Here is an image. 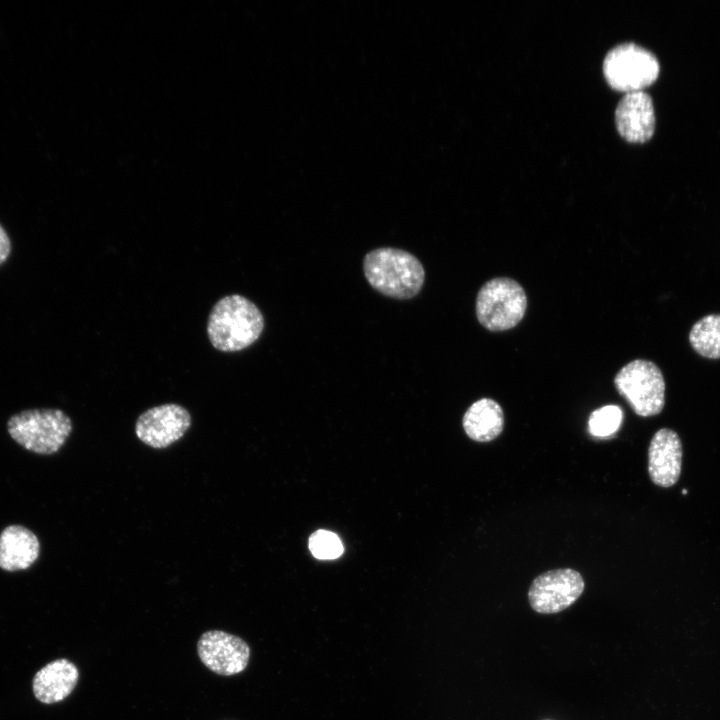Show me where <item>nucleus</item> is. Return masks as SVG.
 Segmentation results:
<instances>
[{
    "label": "nucleus",
    "instance_id": "0eeeda50",
    "mask_svg": "<svg viewBox=\"0 0 720 720\" xmlns=\"http://www.w3.org/2000/svg\"><path fill=\"white\" fill-rule=\"evenodd\" d=\"M584 588V579L578 571L559 568L537 576L529 588L528 599L534 611L554 614L575 603Z\"/></svg>",
    "mask_w": 720,
    "mask_h": 720
},
{
    "label": "nucleus",
    "instance_id": "7ed1b4c3",
    "mask_svg": "<svg viewBox=\"0 0 720 720\" xmlns=\"http://www.w3.org/2000/svg\"><path fill=\"white\" fill-rule=\"evenodd\" d=\"M72 421L55 408L21 411L7 422L9 435L26 450L41 455L57 453L72 432Z\"/></svg>",
    "mask_w": 720,
    "mask_h": 720
},
{
    "label": "nucleus",
    "instance_id": "1a4fd4ad",
    "mask_svg": "<svg viewBox=\"0 0 720 720\" xmlns=\"http://www.w3.org/2000/svg\"><path fill=\"white\" fill-rule=\"evenodd\" d=\"M197 652L208 669L223 676L242 672L250 658V648L242 638L221 630L203 633L197 643Z\"/></svg>",
    "mask_w": 720,
    "mask_h": 720
},
{
    "label": "nucleus",
    "instance_id": "a211bd4d",
    "mask_svg": "<svg viewBox=\"0 0 720 720\" xmlns=\"http://www.w3.org/2000/svg\"><path fill=\"white\" fill-rule=\"evenodd\" d=\"M11 252L10 238L0 224V266L8 259Z\"/></svg>",
    "mask_w": 720,
    "mask_h": 720
},
{
    "label": "nucleus",
    "instance_id": "20e7f679",
    "mask_svg": "<svg viewBox=\"0 0 720 720\" xmlns=\"http://www.w3.org/2000/svg\"><path fill=\"white\" fill-rule=\"evenodd\" d=\"M527 297L522 286L508 277L487 281L476 298L479 323L489 331H504L515 327L524 317Z\"/></svg>",
    "mask_w": 720,
    "mask_h": 720
},
{
    "label": "nucleus",
    "instance_id": "f03ea898",
    "mask_svg": "<svg viewBox=\"0 0 720 720\" xmlns=\"http://www.w3.org/2000/svg\"><path fill=\"white\" fill-rule=\"evenodd\" d=\"M363 270L374 289L397 299L416 296L425 278L424 268L413 254L389 247L369 252L364 258Z\"/></svg>",
    "mask_w": 720,
    "mask_h": 720
},
{
    "label": "nucleus",
    "instance_id": "f3484780",
    "mask_svg": "<svg viewBox=\"0 0 720 720\" xmlns=\"http://www.w3.org/2000/svg\"><path fill=\"white\" fill-rule=\"evenodd\" d=\"M309 549L315 558L321 560L335 559L343 553L339 537L327 530H317L310 536Z\"/></svg>",
    "mask_w": 720,
    "mask_h": 720
},
{
    "label": "nucleus",
    "instance_id": "6e6552de",
    "mask_svg": "<svg viewBox=\"0 0 720 720\" xmlns=\"http://www.w3.org/2000/svg\"><path fill=\"white\" fill-rule=\"evenodd\" d=\"M192 423L189 411L176 403L158 405L136 420L135 434L145 445L164 449L180 440Z\"/></svg>",
    "mask_w": 720,
    "mask_h": 720
},
{
    "label": "nucleus",
    "instance_id": "39448f33",
    "mask_svg": "<svg viewBox=\"0 0 720 720\" xmlns=\"http://www.w3.org/2000/svg\"><path fill=\"white\" fill-rule=\"evenodd\" d=\"M659 72L656 56L631 42L612 48L603 61V74L609 86L626 93L650 86L658 78Z\"/></svg>",
    "mask_w": 720,
    "mask_h": 720
},
{
    "label": "nucleus",
    "instance_id": "423d86ee",
    "mask_svg": "<svg viewBox=\"0 0 720 720\" xmlns=\"http://www.w3.org/2000/svg\"><path fill=\"white\" fill-rule=\"evenodd\" d=\"M614 384L638 416H654L663 410L665 381L655 363L644 359L627 363L615 375Z\"/></svg>",
    "mask_w": 720,
    "mask_h": 720
},
{
    "label": "nucleus",
    "instance_id": "ddd939ff",
    "mask_svg": "<svg viewBox=\"0 0 720 720\" xmlns=\"http://www.w3.org/2000/svg\"><path fill=\"white\" fill-rule=\"evenodd\" d=\"M79 672L67 659H57L37 672L33 681L36 698L46 704L60 702L75 688Z\"/></svg>",
    "mask_w": 720,
    "mask_h": 720
},
{
    "label": "nucleus",
    "instance_id": "4468645a",
    "mask_svg": "<svg viewBox=\"0 0 720 720\" xmlns=\"http://www.w3.org/2000/svg\"><path fill=\"white\" fill-rule=\"evenodd\" d=\"M462 423L470 439L489 442L501 434L504 428V413L495 400L481 398L467 409Z\"/></svg>",
    "mask_w": 720,
    "mask_h": 720
},
{
    "label": "nucleus",
    "instance_id": "f257e3e1",
    "mask_svg": "<svg viewBox=\"0 0 720 720\" xmlns=\"http://www.w3.org/2000/svg\"><path fill=\"white\" fill-rule=\"evenodd\" d=\"M264 318L248 298L227 295L219 299L208 316L207 334L212 346L222 352H236L252 345L261 335Z\"/></svg>",
    "mask_w": 720,
    "mask_h": 720
},
{
    "label": "nucleus",
    "instance_id": "2eb2a0df",
    "mask_svg": "<svg viewBox=\"0 0 720 720\" xmlns=\"http://www.w3.org/2000/svg\"><path fill=\"white\" fill-rule=\"evenodd\" d=\"M689 341L701 356L720 358V314H709L698 320L691 328Z\"/></svg>",
    "mask_w": 720,
    "mask_h": 720
},
{
    "label": "nucleus",
    "instance_id": "f8f14e48",
    "mask_svg": "<svg viewBox=\"0 0 720 720\" xmlns=\"http://www.w3.org/2000/svg\"><path fill=\"white\" fill-rule=\"evenodd\" d=\"M37 536L21 525H9L0 534V568L14 572L29 568L39 557Z\"/></svg>",
    "mask_w": 720,
    "mask_h": 720
},
{
    "label": "nucleus",
    "instance_id": "dca6fc26",
    "mask_svg": "<svg viewBox=\"0 0 720 720\" xmlns=\"http://www.w3.org/2000/svg\"><path fill=\"white\" fill-rule=\"evenodd\" d=\"M623 412L619 406L606 405L594 410L588 420V430L592 436L608 437L620 427Z\"/></svg>",
    "mask_w": 720,
    "mask_h": 720
},
{
    "label": "nucleus",
    "instance_id": "9b49d317",
    "mask_svg": "<svg viewBox=\"0 0 720 720\" xmlns=\"http://www.w3.org/2000/svg\"><path fill=\"white\" fill-rule=\"evenodd\" d=\"M682 444L677 433L668 428L658 430L648 450V472L652 482L660 487L674 485L681 472Z\"/></svg>",
    "mask_w": 720,
    "mask_h": 720
},
{
    "label": "nucleus",
    "instance_id": "9d476101",
    "mask_svg": "<svg viewBox=\"0 0 720 720\" xmlns=\"http://www.w3.org/2000/svg\"><path fill=\"white\" fill-rule=\"evenodd\" d=\"M655 122L652 98L643 90L626 93L616 107L617 131L628 142L648 141L654 134Z\"/></svg>",
    "mask_w": 720,
    "mask_h": 720
}]
</instances>
